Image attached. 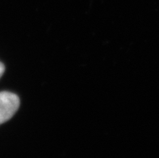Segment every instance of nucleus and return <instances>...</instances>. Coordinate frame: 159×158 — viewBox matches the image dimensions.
<instances>
[{"instance_id":"f257e3e1","label":"nucleus","mask_w":159,"mask_h":158,"mask_svg":"<svg viewBox=\"0 0 159 158\" xmlns=\"http://www.w3.org/2000/svg\"><path fill=\"white\" fill-rule=\"evenodd\" d=\"M20 101L16 94L0 92V125L10 120L20 107Z\"/></svg>"},{"instance_id":"f03ea898","label":"nucleus","mask_w":159,"mask_h":158,"mask_svg":"<svg viewBox=\"0 0 159 158\" xmlns=\"http://www.w3.org/2000/svg\"><path fill=\"white\" fill-rule=\"evenodd\" d=\"M4 71H5V66H4V65L2 64V62H0V78L3 74Z\"/></svg>"}]
</instances>
